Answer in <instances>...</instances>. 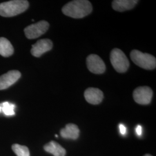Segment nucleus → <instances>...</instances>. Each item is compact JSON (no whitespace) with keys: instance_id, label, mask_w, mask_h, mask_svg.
Returning <instances> with one entry per match:
<instances>
[{"instance_id":"nucleus-3","label":"nucleus","mask_w":156,"mask_h":156,"mask_svg":"<svg viewBox=\"0 0 156 156\" xmlns=\"http://www.w3.org/2000/svg\"><path fill=\"white\" fill-rule=\"evenodd\" d=\"M132 61L139 67L147 70L156 68V58L148 53H144L138 50H133L130 53Z\"/></svg>"},{"instance_id":"nucleus-7","label":"nucleus","mask_w":156,"mask_h":156,"mask_svg":"<svg viewBox=\"0 0 156 156\" xmlns=\"http://www.w3.org/2000/svg\"><path fill=\"white\" fill-rule=\"evenodd\" d=\"M86 64L88 69L95 74L103 73L106 70V66L100 56L90 55L87 57Z\"/></svg>"},{"instance_id":"nucleus-9","label":"nucleus","mask_w":156,"mask_h":156,"mask_svg":"<svg viewBox=\"0 0 156 156\" xmlns=\"http://www.w3.org/2000/svg\"><path fill=\"white\" fill-rule=\"evenodd\" d=\"M21 77V73L19 71L12 70L8 71L0 76V90L6 89L15 83Z\"/></svg>"},{"instance_id":"nucleus-1","label":"nucleus","mask_w":156,"mask_h":156,"mask_svg":"<svg viewBox=\"0 0 156 156\" xmlns=\"http://www.w3.org/2000/svg\"><path fill=\"white\" fill-rule=\"evenodd\" d=\"M93 6L87 0H75L69 2L62 8V13L67 16L80 19L91 13Z\"/></svg>"},{"instance_id":"nucleus-10","label":"nucleus","mask_w":156,"mask_h":156,"mask_svg":"<svg viewBox=\"0 0 156 156\" xmlns=\"http://www.w3.org/2000/svg\"><path fill=\"white\" fill-rule=\"evenodd\" d=\"M84 96L90 104L97 105L100 104L104 98V94L101 90L97 88L90 87L85 90Z\"/></svg>"},{"instance_id":"nucleus-17","label":"nucleus","mask_w":156,"mask_h":156,"mask_svg":"<svg viewBox=\"0 0 156 156\" xmlns=\"http://www.w3.org/2000/svg\"><path fill=\"white\" fill-rule=\"evenodd\" d=\"M119 129H120V131L121 134L122 135L126 134V128L123 124H119Z\"/></svg>"},{"instance_id":"nucleus-15","label":"nucleus","mask_w":156,"mask_h":156,"mask_svg":"<svg viewBox=\"0 0 156 156\" xmlns=\"http://www.w3.org/2000/svg\"><path fill=\"white\" fill-rule=\"evenodd\" d=\"M12 148L17 156H30L28 147L25 146L14 144L12 145Z\"/></svg>"},{"instance_id":"nucleus-5","label":"nucleus","mask_w":156,"mask_h":156,"mask_svg":"<svg viewBox=\"0 0 156 156\" xmlns=\"http://www.w3.org/2000/svg\"><path fill=\"white\" fill-rule=\"evenodd\" d=\"M49 27V23L45 20H41L37 23L28 26L24 28V31L28 39H35L45 34Z\"/></svg>"},{"instance_id":"nucleus-16","label":"nucleus","mask_w":156,"mask_h":156,"mask_svg":"<svg viewBox=\"0 0 156 156\" xmlns=\"http://www.w3.org/2000/svg\"><path fill=\"white\" fill-rule=\"evenodd\" d=\"M1 107V111L7 116H12L15 115V105L9 103L8 102H5L0 105Z\"/></svg>"},{"instance_id":"nucleus-19","label":"nucleus","mask_w":156,"mask_h":156,"mask_svg":"<svg viewBox=\"0 0 156 156\" xmlns=\"http://www.w3.org/2000/svg\"><path fill=\"white\" fill-rule=\"evenodd\" d=\"M144 156H151V154H146V155H145Z\"/></svg>"},{"instance_id":"nucleus-2","label":"nucleus","mask_w":156,"mask_h":156,"mask_svg":"<svg viewBox=\"0 0 156 156\" xmlns=\"http://www.w3.org/2000/svg\"><path fill=\"white\" fill-rule=\"evenodd\" d=\"M29 2L26 0H13L0 4V15L3 17L15 16L26 11Z\"/></svg>"},{"instance_id":"nucleus-8","label":"nucleus","mask_w":156,"mask_h":156,"mask_svg":"<svg viewBox=\"0 0 156 156\" xmlns=\"http://www.w3.org/2000/svg\"><path fill=\"white\" fill-rule=\"evenodd\" d=\"M53 48V42L49 39H40L32 45L31 53L35 57H39Z\"/></svg>"},{"instance_id":"nucleus-12","label":"nucleus","mask_w":156,"mask_h":156,"mask_svg":"<svg viewBox=\"0 0 156 156\" xmlns=\"http://www.w3.org/2000/svg\"><path fill=\"white\" fill-rule=\"evenodd\" d=\"M80 130L78 126L74 124L69 123L66 125V127L60 131V135L63 138L76 140L79 136Z\"/></svg>"},{"instance_id":"nucleus-20","label":"nucleus","mask_w":156,"mask_h":156,"mask_svg":"<svg viewBox=\"0 0 156 156\" xmlns=\"http://www.w3.org/2000/svg\"><path fill=\"white\" fill-rule=\"evenodd\" d=\"M1 112V106H0V112Z\"/></svg>"},{"instance_id":"nucleus-18","label":"nucleus","mask_w":156,"mask_h":156,"mask_svg":"<svg viewBox=\"0 0 156 156\" xmlns=\"http://www.w3.org/2000/svg\"><path fill=\"white\" fill-rule=\"evenodd\" d=\"M136 133L138 136H140L142 134V127L140 125L137 126L136 127Z\"/></svg>"},{"instance_id":"nucleus-11","label":"nucleus","mask_w":156,"mask_h":156,"mask_svg":"<svg viewBox=\"0 0 156 156\" xmlns=\"http://www.w3.org/2000/svg\"><path fill=\"white\" fill-rule=\"evenodd\" d=\"M138 2L136 0H115L112 5L114 10L118 12H124L133 9Z\"/></svg>"},{"instance_id":"nucleus-4","label":"nucleus","mask_w":156,"mask_h":156,"mask_svg":"<svg viewBox=\"0 0 156 156\" xmlns=\"http://www.w3.org/2000/svg\"><path fill=\"white\" fill-rule=\"evenodd\" d=\"M112 65L117 73H126L129 67V62L122 50L115 48L112 50L110 55Z\"/></svg>"},{"instance_id":"nucleus-13","label":"nucleus","mask_w":156,"mask_h":156,"mask_svg":"<svg viewBox=\"0 0 156 156\" xmlns=\"http://www.w3.org/2000/svg\"><path fill=\"white\" fill-rule=\"evenodd\" d=\"M46 151L50 153L55 156H65L66 151L55 141H50L49 143L44 146Z\"/></svg>"},{"instance_id":"nucleus-14","label":"nucleus","mask_w":156,"mask_h":156,"mask_svg":"<svg viewBox=\"0 0 156 156\" xmlns=\"http://www.w3.org/2000/svg\"><path fill=\"white\" fill-rule=\"evenodd\" d=\"M14 49L11 43L5 38H0V55L8 57L13 55Z\"/></svg>"},{"instance_id":"nucleus-6","label":"nucleus","mask_w":156,"mask_h":156,"mask_svg":"<svg viewBox=\"0 0 156 156\" xmlns=\"http://www.w3.org/2000/svg\"><path fill=\"white\" fill-rule=\"evenodd\" d=\"M153 90L148 86H140L134 90L133 98L136 103L147 105L151 103L153 97Z\"/></svg>"}]
</instances>
